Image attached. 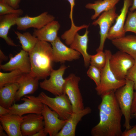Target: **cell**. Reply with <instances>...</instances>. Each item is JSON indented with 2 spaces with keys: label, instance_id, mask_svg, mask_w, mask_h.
Returning <instances> with one entry per match:
<instances>
[{
  "label": "cell",
  "instance_id": "obj_1",
  "mask_svg": "<svg viewBox=\"0 0 136 136\" xmlns=\"http://www.w3.org/2000/svg\"><path fill=\"white\" fill-rule=\"evenodd\" d=\"M115 92H109L100 96L101 100L98 106L99 121L91 129L92 136H121L123 115Z\"/></svg>",
  "mask_w": 136,
  "mask_h": 136
},
{
  "label": "cell",
  "instance_id": "obj_2",
  "mask_svg": "<svg viewBox=\"0 0 136 136\" xmlns=\"http://www.w3.org/2000/svg\"><path fill=\"white\" fill-rule=\"evenodd\" d=\"M28 53L31 66L30 74L39 80L46 79L53 69L52 45L48 42L39 40Z\"/></svg>",
  "mask_w": 136,
  "mask_h": 136
},
{
  "label": "cell",
  "instance_id": "obj_3",
  "mask_svg": "<svg viewBox=\"0 0 136 136\" xmlns=\"http://www.w3.org/2000/svg\"><path fill=\"white\" fill-rule=\"evenodd\" d=\"M125 84L115 92V97L125 118L124 127L125 129L131 128L130 121L131 117V109L134 94V83L127 79Z\"/></svg>",
  "mask_w": 136,
  "mask_h": 136
},
{
  "label": "cell",
  "instance_id": "obj_4",
  "mask_svg": "<svg viewBox=\"0 0 136 136\" xmlns=\"http://www.w3.org/2000/svg\"><path fill=\"white\" fill-rule=\"evenodd\" d=\"M107 55L106 63L105 67L101 70V77L99 85L96 87L95 90L97 94L100 96L105 93L114 91L124 86L126 84L125 79H117L111 69L109 60L112 55L109 50H105Z\"/></svg>",
  "mask_w": 136,
  "mask_h": 136
},
{
  "label": "cell",
  "instance_id": "obj_5",
  "mask_svg": "<svg viewBox=\"0 0 136 136\" xmlns=\"http://www.w3.org/2000/svg\"><path fill=\"white\" fill-rule=\"evenodd\" d=\"M36 97L41 102L56 113L62 119L67 120L73 113L71 102L64 94L53 98L42 92Z\"/></svg>",
  "mask_w": 136,
  "mask_h": 136
},
{
  "label": "cell",
  "instance_id": "obj_6",
  "mask_svg": "<svg viewBox=\"0 0 136 136\" xmlns=\"http://www.w3.org/2000/svg\"><path fill=\"white\" fill-rule=\"evenodd\" d=\"M65 79L63 92L67 96L71 104L73 112L83 110L85 108L79 85L80 78L71 74Z\"/></svg>",
  "mask_w": 136,
  "mask_h": 136
},
{
  "label": "cell",
  "instance_id": "obj_7",
  "mask_svg": "<svg viewBox=\"0 0 136 136\" xmlns=\"http://www.w3.org/2000/svg\"><path fill=\"white\" fill-rule=\"evenodd\" d=\"M134 59L130 55L119 51L111 55L109 60L111 69L119 80L125 79L128 71L133 66Z\"/></svg>",
  "mask_w": 136,
  "mask_h": 136
},
{
  "label": "cell",
  "instance_id": "obj_8",
  "mask_svg": "<svg viewBox=\"0 0 136 136\" xmlns=\"http://www.w3.org/2000/svg\"><path fill=\"white\" fill-rule=\"evenodd\" d=\"M67 67L63 65L57 70L53 69L49 76V78L45 79L39 83L41 88L55 96L63 94V87L65 80L63 76Z\"/></svg>",
  "mask_w": 136,
  "mask_h": 136
},
{
  "label": "cell",
  "instance_id": "obj_9",
  "mask_svg": "<svg viewBox=\"0 0 136 136\" xmlns=\"http://www.w3.org/2000/svg\"><path fill=\"white\" fill-rule=\"evenodd\" d=\"M116 8L103 12L98 18L92 23L94 26L98 25L99 27L100 42L97 52L103 51L104 44L107 37L109 30L118 15L116 12Z\"/></svg>",
  "mask_w": 136,
  "mask_h": 136
},
{
  "label": "cell",
  "instance_id": "obj_10",
  "mask_svg": "<svg viewBox=\"0 0 136 136\" xmlns=\"http://www.w3.org/2000/svg\"><path fill=\"white\" fill-rule=\"evenodd\" d=\"M21 99V100L24 101L23 103L18 104L14 103L9 108L10 110L9 114L20 116L32 113L41 114L44 104L34 96L27 95Z\"/></svg>",
  "mask_w": 136,
  "mask_h": 136
},
{
  "label": "cell",
  "instance_id": "obj_11",
  "mask_svg": "<svg viewBox=\"0 0 136 136\" xmlns=\"http://www.w3.org/2000/svg\"><path fill=\"white\" fill-rule=\"evenodd\" d=\"M55 17L44 12L38 16L32 17L26 15L17 18L16 25L19 30H25L30 28L40 29L49 22L54 20Z\"/></svg>",
  "mask_w": 136,
  "mask_h": 136
},
{
  "label": "cell",
  "instance_id": "obj_12",
  "mask_svg": "<svg viewBox=\"0 0 136 136\" xmlns=\"http://www.w3.org/2000/svg\"><path fill=\"white\" fill-rule=\"evenodd\" d=\"M52 48L53 62L63 63L79 59L81 54L79 52L64 45L58 37L51 43Z\"/></svg>",
  "mask_w": 136,
  "mask_h": 136
},
{
  "label": "cell",
  "instance_id": "obj_13",
  "mask_svg": "<svg viewBox=\"0 0 136 136\" xmlns=\"http://www.w3.org/2000/svg\"><path fill=\"white\" fill-rule=\"evenodd\" d=\"M43 104L41 115L44 118V129L50 136H56L62 129L67 120L60 119L56 113Z\"/></svg>",
  "mask_w": 136,
  "mask_h": 136
},
{
  "label": "cell",
  "instance_id": "obj_14",
  "mask_svg": "<svg viewBox=\"0 0 136 136\" xmlns=\"http://www.w3.org/2000/svg\"><path fill=\"white\" fill-rule=\"evenodd\" d=\"M10 55V60L6 63L0 65V69L4 71L18 70L24 73H30L31 66L29 53L23 50L14 56Z\"/></svg>",
  "mask_w": 136,
  "mask_h": 136
},
{
  "label": "cell",
  "instance_id": "obj_15",
  "mask_svg": "<svg viewBox=\"0 0 136 136\" xmlns=\"http://www.w3.org/2000/svg\"><path fill=\"white\" fill-rule=\"evenodd\" d=\"M23 117L20 127L23 136H33L44 128V118L41 114H29Z\"/></svg>",
  "mask_w": 136,
  "mask_h": 136
},
{
  "label": "cell",
  "instance_id": "obj_16",
  "mask_svg": "<svg viewBox=\"0 0 136 136\" xmlns=\"http://www.w3.org/2000/svg\"><path fill=\"white\" fill-rule=\"evenodd\" d=\"M132 0H124L122 8L120 13L116 20L114 24L110 29L107 39L112 40L120 38L125 36L124 27L127 14L131 6Z\"/></svg>",
  "mask_w": 136,
  "mask_h": 136
},
{
  "label": "cell",
  "instance_id": "obj_17",
  "mask_svg": "<svg viewBox=\"0 0 136 136\" xmlns=\"http://www.w3.org/2000/svg\"><path fill=\"white\" fill-rule=\"evenodd\" d=\"M39 80L29 73H23L17 82L19 87L16 94L15 102L19 101L23 96L34 93L38 89Z\"/></svg>",
  "mask_w": 136,
  "mask_h": 136
},
{
  "label": "cell",
  "instance_id": "obj_18",
  "mask_svg": "<svg viewBox=\"0 0 136 136\" xmlns=\"http://www.w3.org/2000/svg\"><path fill=\"white\" fill-rule=\"evenodd\" d=\"M23 119V116L15 114L0 115L1 125L9 136H23L20 128Z\"/></svg>",
  "mask_w": 136,
  "mask_h": 136
},
{
  "label": "cell",
  "instance_id": "obj_19",
  "mask_svg": "<svg viewBox=\"0 0 136 136\" xmlns=\"http://www.w3.org/2000/svg\"><path fill=\"white\" fill-rule=\"evenodd\" d=\"M91 109L88 107L80 111L73 112L65 125L56 136H75L77 126L84 116L90 113Z\"/></svg>",
  "mask_w": 136,
  "mask_h": 136
},
{
  "label": "cell",
  "instance_id": "obj_20",
  "mask_svg": "<svg viewBox=\"0 0 136 136\" xmlns=\"http://www.w3.org/2000/svg\"><path fill=\"white\" fill-rule=\"evenodd\" d=\"M60 27L58 21L54 20L41 28L34 30L33 35L39 40L50 42L55 41L58 37V31Z\"/></svg>",
  "mask_w": 136,
  "mask_h": 136
},
{
  "label": "cell",
  "instance_id": "obj_21",
  "mask_svg": "<svg viewBox=\"0 0 136 136\" xmlns=\"http://www.w3.org/2000/svg\"><path fill=\"white\" fill-rule=\"evenodd\" d=\"M87 28L83 35H80L78 32L76 33L70 45V48L79 52L82 55L84 65L86 67L89 66L90 61V55L87 51L89 32Z\"/></svg>",
  "mask_w": 136,
  "mask_h": 136
},
{
  "label": "cell",
  "instance_id": "obj_22",
  "mask_svg": "<svg viewBox=\"0 0 136 136\" xmlns=\"http://www.w3.org/2000/svg\"><path fill=\"white\" fill-rule=\"evenodd\" d=\"M112 44L120 51L136 58V35H128L111 40Z\"/></svg>",
  "mask_w": 136,
  "mask_h": 136
},
{
  "label": "cell",
  "instance_id": "obj_23",
  "mask_svg": "<svg viewBox=\"0 0 136 136\" xmlns=\"http://www.w3.org/2000/svg\"><path fill=\"white\" fill-rule=\"evenodd\" d=\"M0 37L3 39L9 45L17 47L12 39L8 36L11 27L16 25L17 18L19 16L16 14L0 15Z\"/></svg>",
  "mask_w": 136,
  "mask_h": 136
},
{
  "label": "cell",
  "instance_id": "obj_24",
  "mask_svg": "<svg viewBox=\"0 0 136 136\" xmlns=\"http://www.w3.org/2000/svg\"><path fill=\"white\" fill-rule=\"evenodd\" d=\"M18 83H8L0 88V105L9 109L14 103L19 89Z\"/></svg>",
  "mask_w": 136,
  "mask_h": 136
},
{
  "label": "cell",
  "instance_id": "obj_25",
  "mask_svg": "<svg viewBox=\"0 0 136 136\" xmlns=\"http://www.w3.org/2000/svg\"><path fill=\"white\" fill-rule=\"evenodd\" d=\"M120 0H98L93 3H88L85 6L86 8L93 10L94 13L91 16L92 20L95 19L103 12L110 10L115 7Z\"/></svg>",
  "mask_w": 136,
  "mask_h": 136
},
{
  "label": "cell",
  "instance_id": "obj_26",
  "mask_svg": "<svg viewBox=\"0 0 136 136\" xmlns=\"http://www.w3.org/2000/svg\"><path fill=\"white\" fill-rule=\"evenodd\" d=\"M14 32L21 45L22 50L28 53L33 49L39 40L29 32L21 33L17 31H14Z\"/></svg>",
  "mask_w": 136,
  "mask_h": 136
},
{
  "label": "cell",
  "instance_id": "obj_27",
  "mask_svg": "<svg viewBox=\"0 0 136 136\" xmlns=\"http://www.w3.org/2000/svg\"><path fill=\"white\" fill-rule=\"evenodd\" d=\"M23 73L18 70L7 73L0 72V88L7 84L17 83Z\"/></svg>",
  "mask_w": 136,
  "mask_h": 136
},
{
  "label": "cell",
  "instance_id": "obj_28",
  "mask_svg": "<svg viewBox=\"0 0 136 136\" xmlns=\"http://www.w3.org/2000/svg\"><path fill=\"white\" fill-rule=\"evenodd\" d=\"M94 55H90V65L101 70L105 66L107 61V55L105 52H97Z\"/></svg>",
  "mask_w": 136,
  "mask_h": 136
},
{
  "label": "cell",
  "instance_id": "obj_29",
  "mask_svg": "<svg viewBox=\"0 0 136 136\" xmlns=\"http://www.w3.org/2000/svg\"><path fill=\"white\" fill-rule=\"evenodd\" d=\"M124 29L125 33L131 32L136 35V11H128Z\"/></svg>",
  "mask_w": 136,
  "mask_h": 136
},
{
  "label": "cell",
  "instance_id": "obj_30",
  "mask_svg": "<svg viewBox=\"0 0 136 136\" xmlns=\"http://www.w3.org/2000/svg\"><path fill=\"white\" fill-rule=\"evenodd\" d=\"M23 11L21 9H15L3 1H0V15L6 14L22 15Z\"/></svg>",
  "mask_w": 136,
  "mask_h": 136
},
{
  "label": "cell",
  "instance_id": "obj_31",
  "mask_svg": "<svg viewBox=\"0 0 136 136\" xmlns=\"http://www.w3.org/2000/svg\"><path fill=\"white\" fill-rule=\"evenodd\" d=\"M88 76L94 82L96 87L100 83L101 77V70L93 65H90L87 72Z\"/></svg>",
  "mask_w": 136,
  "mask_h": 136
},
{
  "label": "cell",
  "instance_id": "obj_32",
  "mask_svg": "<svg viewBox=\"0 0 136 136\" xmlns=\"http://www.w3.org/2000/svg\"><path fill=\"white\" fill-rule=\"evenodd\" d=\"M125 79H129L133 82L134 90H136V58L134 59V64L128 71Z\"/></svg>",
  "mask_w": 136,
  "mask_h": 136
},
{
  "label": "cell",
  "instance_id": "obj_33",
  "mask_svg": "<svg viewBox=\"0 0 136 136\" xmlns=\"http://www.w3.org/2000/svg\"><path fill=\"white\" fill-rule=\"evenodd\" d=\"M121 136H136V124L130 129L122 132Z\"/></svg>",
  "mask_w": 136,
  "mask_h": 136
},
{
  "label": "cell",
  "instance_id": "obj_34",
  "mask_svg": "<svg viewBox=\"0 0 136 136\" xmlns=\"http://www.w3.org/2000/svg\"><path fill=\"white\" fill-rule=\"evenodd\" d=\"M20 0H3L2 1L13 8L15 9H17L19 8V4Z\"/></svg>",
  "mask_w": 136,
  "mask_h": 136
},
{
  "label": "cell",
  "instance_id": "obj_35",
  "mask_svg": "<svg viewBox=\"0 0 136 136\" xmlns=\"http://www.w3.org/2000/svg\"><path fill=\"white\" fill-rule=\"evenodd\" d=\"M69 3L70 7V19L71 23H74L73 19V11L74 6L75 5V0H66Z\"/></svg>",
  "mask_w": 136,
  "mask_h": 136
},
{
  "label": "cell",
  "instance_id": "obj_36",
  "mask_svg": "<svg viewBox=\"0 0 136 136\" xmlns=\"http://www.w3.org/2000/svg\"><path fill=\"white\" fill-rule=\"evenodd\" d=\"M134 92V97L131 109V114L136 112V90Z\"/></svg>",
  "mask_w": 136,
  "mask_h": 136
},
{
  "label": "cell",
  "instance_id": "obj_37",
  "mask_svg": "<svg viewBox=\"0 0 136 136\" xmlns=\"http://www.w3.org/2000/svg\"><path fill=\"white\" fill-rule=\"evenodd\" d=\"M10 110L7 109L0 105V115H3L9 114Z\"/></svg>",
  "mask_w": 136,
  "mask_h": 136
},
{
  "label": "cell",
  "instance_id": "obj_38",
  "mask_svg": "<svg viewBox=\"0 0 136 136\" xmlns=\"http://www.w3.org/2000/svg\"><path fill=\"white\" fill-rule=\"evenodd\" d=\"M48 134V133L45 131L44 128L38 132L34 134L33 136H46Z\"/></svg>",
  "mask_w": 136,
  "mask_h": 136
},
{
  "label": "cell",
  "instance_id": "obj_39",
  "mask_svg": "<svg viewBox=\"0 0 136 136\" xmlns=\"http://www.w3.org/2000/svg\"><path fill=\"white\" fill-rule=\"evenodd\" d=\"M8 59V57L5 55L2 50L0 49V64L4 61H6Z\"/></svg>",
  "mask_w": 136,
  "mask_h": 136
},
{
  "label": "cell",
  "instance_id": "obj_40",
  "mask_svg": "<svg viewBox=\"0 0 136 136\" xmlns=\"http://www.w3.org/2000/svg\"><path fill=\"white\" fill-rule=\"evenodd\" d=\"M130 11L133 12L136 10V0H133L131 6L129 9Z\"/></svg>",
  "mask_w": 136,
  "mask_h": 136
},
{
  "label": "cell",
  "instance_id": "obj_41",
  "mask_svg": "<svg viewBox=\"0 0 136 136\" xmlns=\"http://www.w3.org/2000/svg\"><path fill=\"white\" fill-rule=\"evenodd\" d=\"M4 130L3 128L2 125H0V136H7V134L5 133L4 131Z\"/></svg>",
  "mask_w": 136,
  "mask_h": 136
},
{
  "label": "cell",
  "instance_id": "obj_42",
  "mask_svg": "<svg viewBox=\"0 0 136 136\" xmlns=\"http://www.w3.org/2000/svg\"><path fill=\"white\" fill-rule=\"evenodd\" d=\"M136 116V112L134 113V114H131V117H134L135 116Z\"/></svg>",
  "mask_w": 136,
  "mask_h": 136
},
{
  "label": "cell",
  "instance_id": "obj_43",
  "mask_svg": "<svg viewBox=\"0 0 136 136\" xmlns=\"http://www.w3.org/2000/svg\"><path fill=\"white\" fill-rule=\"evenodd\" d=\"M136 119V116L133 117Z\"/></svg>",
  "mask_w": 136,
  "mask_h": 136
},
{
  "label": "cell",
  "instance_id": "obj_44",
  "mask_svg": "<svg viewBox=\"0 0 136 136\" xmlns=\"http://www.w3.org/2000/svg\"><path fill=\"white\" fill-rule=\"evenodd\" d=\"M3 0H0V1H2Z\"/></svg>",
  "mask_w": 136,
  "mask_h": 136
}]
</instances>
